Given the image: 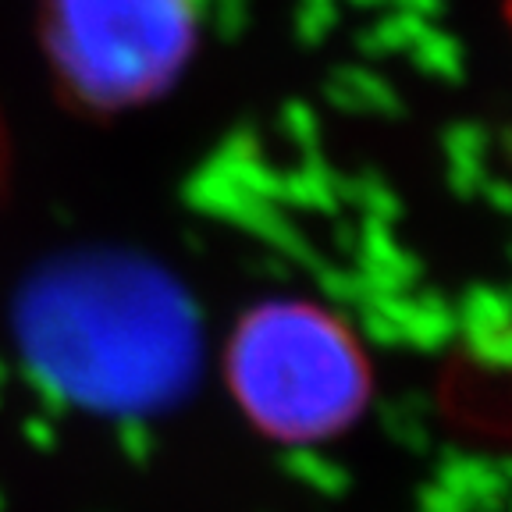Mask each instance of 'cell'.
<instances>
[{
	"mask_svg": "<svg viewBox=\"0 0 512 512\" xmlns=\"http://www.w3.org/2000/svg\"><path fill=\"white\" fill-rule=\"evenodd\" d=\"M224 381L260 434L313 445L345 434L374 402V363L349 320L310 299H267L224 345Z\"/></svg>",
	"mask_w": 512,
	"mask_h": 512,
	"instance_id": "obj_1",
	"label": "cell"
},
{
	"mask_svg": "<svg viewBox=\"0 0 512 512\" xmlns=\"http://www.w3.org/2000/svg\"><path fill=\"white\" fill-rule=\"evenodd\" d=\"M40 40L61 93L89 114L160 96L200 40L196 0H43Z\"/></svg>",
	"mask_w": 512,
	"mask_h": 512,
	"instance_id": "obj_2",
	"label": "cell"
}]
</instances>
